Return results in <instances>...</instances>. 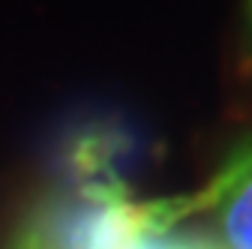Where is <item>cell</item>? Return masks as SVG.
<instances>
[{"label": "cell", "instance_id": "cell-1", "mask_svg": "<svg viewBox=\"0 0 252 249\" xmlns=\"http://www.w3.org/2000/svg\"><path fill=\"white\" fill-rule=\"evenodd\" d=\"M192 210H213L225 249H252V144L240 147L204 189L180 204L162 201L168 225Z\"/></svg>", "mask_w": 252, "mask_h": 249}, {"label": "cell", "instance_id": "cell-2", "mask_svg": "<svg viewBox=\"0 0 252 249\" xmlns=\"http://www.w3.org/2000/svg\"><path fill=\"white\" fill-rule=\"evenodd\" d=\"M3 249H63V231L57 222V213L45 201L33 204L18 219Z\"/></svg>", "mask_w": 252, "mask_h": 249}, {"label": "cell", "instance_id": "cell-3", "mask_svg": "<svg viewBox=\"0 0 252 249\" xmlns=\"http://www.w3.org/2000/svg\"><path fill=\"white\" fill-rule=\"evenodd\" d=\"M174 249H216L204 240H174Z\"/></svg>", "mask_w": 252, "mask_h": 249}]
</instances>
